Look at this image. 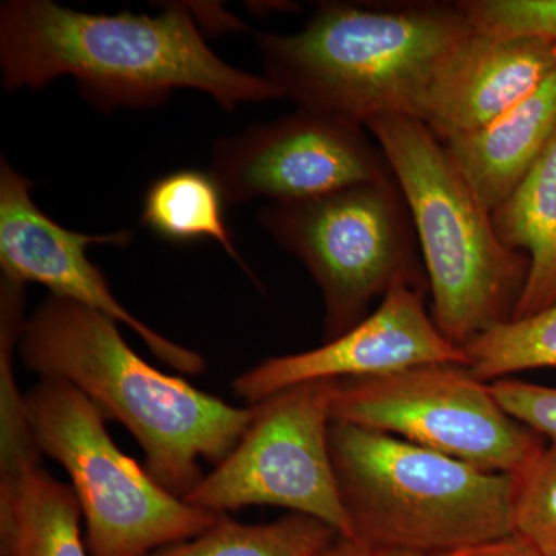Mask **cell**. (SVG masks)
<instances>
[{"label": "cell", "instance_id": "4fadbf2b", "mask_svg": "<svg viewBox=\"0 0 556 556\" xmlns=\"http://www.w3.org/2000/svg\"><path fill=\"white\" fill-rule=\"evenodd\" d=\"M556 70V42L475 31L450 53L417 119L439 139L482 129L526 100Z\"/></svg>", "mask_w": 556, "mask_h": 556}, {"label": "cell", "instance_id": "8992f818", "mask_svg": "<svg viewBox=\"0 0 556 556\" xmlns=\"http://www.w3.org/2000/svg\"><path fill=\"white\" fill-rule=\"evenodd\" d=\"M40 455L67 471L87 527L90 556H150L206 532L219 514L167 492L115 444L100 409L62 380L25 394Z\"/></svg>", "mask_w": 556, "mask_h": 556}, {"label": "cell", "instance_id": "9a60e30c", "mask_svg": "<svg viewBox=\"0 0 556 556\" xmlns=\"http://www.w3.org/2000/svg\"><path fill=\"white\" fill-rule=\"evenodd\" d=\"M556 134V70L532 94L482 129L441 139L490 212L521 185Z\"/></svg>", "mask_w": 556, "mask_h": 556}, {"label": "cell", "instance_id": "30bf717a", "mask_svg": "<svg viewBox=\"0 0 556 556\" xmlns=\"http://www.w3.org/2000/svg\"><path fill=\"white\" fill-rule=\"evenodd\" d=\"M226 203L298 201L393 177L378 141L353 121L298 109L218 139L211 172Z\"/></svg>", "mask_w": 556, "mask_h": 556}, {"label": "cell", "instance_id": "52a82bcc", "mask_svg": "<svg viewBox=\"0 0 556 556\" xmlns=\"http://www.w3.org/2000/svg\"><path fill=\"white\" fill-rule=\"evenodd\" d=\"M258 222L320 288L325 342L361 324L401 281L424 287L415 225L394 177L276 201L260 211Z\"/></svg>", "mask_w": 556, "mask_h": 556}, {"label": "cell", "instance_id": "8fae6325", "mask_svg": "<svg viewBox=\"0 0 556 556\" xmlns=\"http://www.w3.org/2000/svg\"><path fill=\"white\" fill-rule=\"evenodd\" d=\"M33 182L0 160V269L16 283H40L51 295L100 311L130 328L159 361L185 375H201L206 361L197 351L164 338L129 313L113 295L108 278L87 258V249L127 247L131 232L86 236L58 225L31 195Z\"/></svg>", "mask_w": 556, "mask_h": 556}, {"label": "cell", "instance_id": "6da1fadb", "mask_svg": "<svg viewBox=\"0 0 556 556\" xmlns=\"http://www.w3.org/2000/svg\"><path fill=\"white\" fill-rule=\"evenodd\" d=\"M3 89H42L61 76L93 108L146 109L178 89L203 91L232 112L283 98L276 84L226 64L207 46L188 7L159 14H90L51 0L0 7Z\"/></svg>", "mask_w": 556, "mask_h": 556}, {"label": "cell", "instance_id": "7402d4cb", "mask_svg": "<svg viewBox=\"0 0 556 556\" xmlns=\"http://www.w3.org/2000/svg\"><path fill=\"white\" fill-rule=\"evenodd\" d=\"M490 390L515 419L556 444V387L507 378L490 383Z\"/></svg>", "mask_w": 556, "mask_h": 556}, {"label": "cell", "instance_id": "cb8c5ba5", "mask_svg": "<svg viewBox=\"0 0 556 556\" xmlns=\"http://www.w3.org/2000/svg\"><path fill=\"white\" fill-rule=\"evenodd\" d=\"M320 556H361V552H358L356 544L343 540V538H339L338 543L331 548H328V551Z\"/></svg>", "mask_w": 556, "mask_h": 556}, {"label": "cell", "instance_id": "d6986e66", "mask_svg": "<svg viewBox=\"0 0 556 556\" xmlns=\"http://www.w3.org/2000/svg\"><path fill=\"white\" fill-rule=\"evenodd\" d=\"M463 348L468 369L486 383L556 368V303L533 316L493 325Z\"/></svg>", "mask_w": 556, "mask_h": 556}, {"label": "cell", "instance_id": "603a6c76", "mask_svg": "<svg viewBox=\"0 0 556 556\" xmlns=\"http://www.w3.org/2000/svg\"><path fill=\"white\" fill-rule=\"evenodd\" d=\"M447 556H548L533 546L525 538L511 533L501 540L492 543L482 544V546L467 548V551L456 552Z\"/></svg>", "mask_w": 556, "mask_h": 556}, {"label": "cell", "instance_id": "9c48e42d", "mask_svg": "<svg viewBox=\"0 0 556 556\" xmlns=\"http://www.w3.org/2000/svg\"><path fill=\"white\" fill-rule=\"evenodd\" d=\"M336 387L338 380H313L255 404L239 444L182 500L219 515L285 507L320 519L350 540L328 445Z\"/></svg>", "mask_w": 556, "mask_h": 556}, {"label": "cell", "instance_id": "2e32d148", "mask_svg": "<svg viewBox=\"0 0 556 556\" xmlns=\"http://www.w3.org/2000/svg\"><path fill=\"white\" fill-rule=\"evenodd\" d=\"M497 236L529 257V276L514 317L533 316L556 303V134L522 179L492 214Z\"/></svg>", "mask_w": 556, "mask_h": 556}, {"label": "cell", "instance_id": "3957f363", "mask_svg": "<svg viewBox=\"0 0 556 556\" xmlns=\"http://www.w3.org/2000/svg\"><path fill=\"white\" fill-rule=\"evenodd\" d=\"M475 31L456 3H324L302 30L255 35L265 78L298 109L365 124L417 118L450 53Z\"/></svg>", "mask_w": 556, "mask_h": 556}, {"label": "cell", "instance_id": "ffe728a7", "mask_svg": "<svg viewBox=\"0 0 556 556\" xmlns=\"http://www.w3.org/2000/svg\"><path fill=\"white\" fill-rule=\"evenodd\" d=\"M514 533L556 556V444L544 448L514 477Z\"/></svg>", "mask_w": 556, "mask_h": 556}, {"label": "cell", "instance_id": "5bb4252c", "mask_svg": "<svg viewBox=\"0 0 556 556\" xmlns=\"http://www.w3.org/2000/svg\"><path fill=\"white\" fill-rule=\"evenodd\" d=\"M0 556H90L78 497L40 466L24 412L0 415Z\"/></svg>", "mask_w": 556, "mask_h": 556}, {"label": "cell", "instance_id": "7a4b0ae2", "mask_svg": "<svg viewBox=\"0 0 556 556\" xmlns=\"http://www.w3.org/2000/svg\"><path fill=\"white\" fill-rule=\"evenodd\" d=\"M118 321L50 295L25 321L17 350L40 379L67 382L138 442L146 468L167 492L186 497L239 444L254 405L233 407L135 353Z\"/></svg>", "mask_w": 556, "mask_h": 556}, {"label": "cell", "instance_id": "5b68a950", "mask_svg": "<svg viewBox=\"0 0 556 556\" xmlns=\"http://www.w3.org/2000/svg\"><path fill=\"white\" fill-rule=\"evenodd\" d=\"M404 193L428 274L439 331L463 348L514 317L529 257L497 236L492 212L457 170L441 139L407 115L369 119Z\"/></svg>", "mask_w": 556, "mask_h": 556}, {"label": "cell", "instance_id": "e0dca14e", "mask_svg": "<svg viewBox=\"0 0 556 556\" xmlns=\"http://www.w3.org/2000/svg\"><path fill=\"white\" fill-rule=\"evenodd\" d=\"M217 182L199 170H179L156 179L144 195L141 223L156 236L177 243L203 239L218 241L241 268L252 276L240 257L223 214Z\"/></svg>", "mask_w": 556, "mask_h": 556}, {"label": "cell", "instance_id": "44dd1931", "mask_svg": "<svg viewBox=\"0 0 556 556\" xmlns=\"http://www.w3.org/2000/svg\"><path fill=\"white\" fill-rule=\"evenodd\" d=\"M457 5L479 30L556 42V0H466Z\"/></svg>", "mask_w": 556, "mask_h": 556}, {"label": "cell", "instance_id": "277c9868", "mask_svg": "<svg viewBox=\"0 0 556 556\" xmlns=\"http://www.w3.org/2000/svg\"><path fill=\"white\" fill-rule=\"evenodd\" d=\"M328 445L348 541L361 548L447 556L514 533L510 475L340 420Z\"/></svg>", "mask_w": 556, "mask_h": 556}, {"label": "cell", "instance_id": "ac0fdd59", "mask_svg": "<svg viewBox=\"0 0 556 556\" xmlns=\"http://www.w3.org/2000/svg\"><path fill=\"white\" fill-rule=\"evenodd\" d=\"M340 535L320 519L291 514L266 525L222 515L206 532L150 556H320Z\"/></svg>", "mask_w": 556, "mask_h": 556}, {"label": "cell", "instance_id": "d4e9b609", "mask_svg": "<svg viewBox=\"0 0 556 556\" xmlns=\"http://www.w3.org/2000/svg\"><path fill=\"white\" fill-rule=\"evenodd\" d=\"M358 552H361V556H427L416 554H401V552L367 551V548L361 547H358Z\"/></svg>", "mask_w": 556, "mask_h": 556}, {"label": "cell", "instance_id": "7c38bea8", "mask_svg": "<svg viewBox=\"0 0 556 556\" xmlns=\"http://www.w3.org/2000/svg\"><path fill=\"white\" fill-rule=\"evenodd\" d=\"M426 364L467 365V356L439 331L426 308L424 287L401 281L345 334L314 350L266 358L233 380L232 388L237 397L255 405L313 380L372 378Z\"/></svg>", "mask_w": 556, "mask_h": 556}, {"label": "cell", "instance_id": "ba28073f", "mask_svg": "<svg viewBox=\"0 0 556 556\" xmlns=\"http://www.w3.org/2000/svg\"><path fill=\"white\" fill-rule=\"evenodd\" d=\"M332 420L510 477L546 445L543 437L503 408L490 383L460 364L417 365L372 378L338 380Z\"/></svg>", "mask_w": 556, "mask_h": 556}]
</instances>
